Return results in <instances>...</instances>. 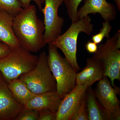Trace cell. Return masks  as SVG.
Wrapping results in <instances>:
<instances>
[{
  "label": "cell",
  "instance_id": "obj_1",
  "mask_svg": "<svg viewBox=\"0 0 120 120\" xmlns=\"http://www.w3.org/2000/svg\"><path fill=\"white\" fill-rule=\"evenodd\" d=\"M12 28L20 46L29 52H37L46 45L45 24L38 17L34 5L30 4L15 16Z\"/></svg>",
  "mask_w": 120,
  "mask_h": 120
},
{
  "label": "cell",
  "instance_id": "obj_2",
  "mask_svg": "<svg viewBox=\"0 0 120 120\" xmlns=\"http://www.w3.org/2000/svg\"><path fill=\"white\" fill-rule=\"evenodd\" d=\"M89 15L72 22L66 32L61 34L51 43L61 50L65 58L76 71L81 70L77 61V39L82 32L90 35L94 30V24Z\"/></svg>",
  "mask_w": 120,
  "mask_h": 120
},
{
  "label": "cell",
  "instance_id": "obj_3",
  "mask_svg": "<svg viewBox=\"0 0 120 120\" xmlns=\"http://www.w3.org/2000/svg\"><path fill=\"white\" fill-rule=\"evenodd\" d=\"M49 45L48 65L56 80V91L62 99L76 86L77 72L59 53L57 47L51 43Z\"/></svg>",
  "mask_w": 120,
  "mask_h": 120
},
{
  "label": "cell",
  "instance_id": "obj_4",
  "mask_svg": "<svg viewBox=\"0 0 120 120\" xmlns=\"http://www.w3.org/2000/svg\"><path fill=\"white\" fill-rule=\"evenodd\" d=\"M38 58V56L19 46L0 59V72L8 83L34 69Z\"/></svg>",
  "mask_w": 120,
  "mask_h": 120
},
{
  "label": "cell",
  "instance_id": "obj_5",
  "mask_svg": "<svg viewBox=\"0 0 120 120\" xmlns=\"http://www.w3.org/2000/svg\"><path fill=\"white\" fill-rule=\"evenodd\" d=\"M120 30L104 44L99 46L92 57L101 65L104 75L109 78L111 85L116 87L114 81L120 80Z\"/></svg>",
  "mask_w": 120,
  "mask_h": 120
},
{
  "label": "cell",
  "instance_id": "obj_6",
  "mask_svg": "<svg viewBox=\"0 0 120 120\" xmlns=\"http://www.w3.org/2000/svg\"><path fill=\"white\" fill-rule=\"evenodd\" d=\"M19 79L35 94L56 91V80L49 67L45 51L39 56L34 68L20 76Z\"/></svg>",
  "mask_w": 120,
  "mask_h": 120
},
{
  "label": "cell",
  "instance_id": "obj_7",
  "mask_svg": "<svg viewBox=\"0 0 120 120\" xmlns=\"http://www.w3.org/2000/svg\"><path fill=\"white\" fill-rule=\"evenodd\" d=\"M120 93V88L113 87L106 76L99 80L97 84L95 94L110 120H120V101L117 97Z\"/></svg>",
  "mask_w": 120,
  "mask_h": 120
},
{
  "label": "cell",
  "instance_id": "obj_8",
  "mask_svg": "<svg viewBox=\"0 0 120 120\" xmlns=\"http://www.w3.org/2000/svg\"><path fill=\"white\" fill-rule=\"evenodd\" d=\"M64 2V0H45V7L41 11L44 15V36L46 44L52 43L62 33L64 19L58 16V10Z\"/></svg>",
  "mask_w": 120,
  "mask_h": 120
},
{
  "label": "cell",
  "instance_id": "obj_9",
  "mask_svg": "<svg viewBox=\"0 0 120 120\" xmlns=\"http://www.w3.org/2000/svg\"><path fill=\"white\" fill-rule=\"evenodd\" d=\"M91 86L88 82L83 85H76L61 100L56 120H72L87 88Z\"/></svg>",
  "mask_w": 120,
  "mask_h": 120
},
{
  "label": "cell",
  "instance_id": "obj_10",
  "mask_svg": "<svg viewBox=\"0 0 120 120\" xmlns=\"http://www.w3.org/2000/svg\"><path fill=\"white\" fill-rule=\"evenodd\" d=\"M24 108L16 101L8 83L0 76V120H15Z\"/></svg>",
  "mask_w": 120,
  "mask_h": 120
},
{
  "label": "cell",
  "instance_id": "obj_11",
  "mask_svg": "<svg viewBox=\"0 0 120 120\" xmlns=\"http://www.w3.org/2000/svg\"><path fill=\"white\" fill-rule=\"evenodd\" d=\"M99 13L105 21H112L116 19L117 12L116 7L106 0H84L82 7L77 10V20L89 14Z\"/></svg>",
  "mask_w": 120,
  "mask_h": 120
},
{
  "label": "cell",
  "instance_id": "obj_12",
  "mask_svg": "<svg viewBox=\"0 0 120 120\" xmlns=\"http://www.w3.org/2000/svg\"><path fill=\"white\" fill-rule=\"evenodd\" d=\"M62 99L56 91L37 94L24 105V108L38 111L48 109L56 113Z\"/></svg>",
  "mask_w": 120,
  "mask_h": 120
},
{
  "label": "cell",
  "instance_id": "obj_13",
  "mask_svg": "<svg viewBox=\"0 0 120 120\" xmlns=\"http://www.w3.org/2000/svg\"><path fill=\"white\" fill-rule=\"evenodd\" d=\"M104 70L100 63L93 57L87 58L85 68L77 73L76 85H83L88 82L92 85L101 80L104 75Z\"/></svg>",
  "mask_w": 120,
  "mask_h": 120
},
{
  "label": "cell",
  "instance_id": "obj_14",
  "mask_svg": "<svg viewBox=\"0 0 120 120\" xmlns=\"http://www.w3.org/2000/svg\"><path fill=\"white\" fill-rule=\"evenodd\" d=\"M14 17L7 12L0 11V41L12 49L20 46L13 31Z\"/></svg>",
  "mask_w": 120,
  "mask_h": 120
},
{
  "label": "cell",
  "instance_id": "obj_15",
  "mask_svg": "<svg viewBox=\"0 0 120 120\" xmlns=\"http://www.w3.org/2000/svg\"><path fill=\"white\" fill-rule=\"evenodd\" d=\"M87 108L90 120H110L109 116L97 100L91 86L86 90Z\"/></svg>",
  "mask_w": 120,
  "mask_h": 120
},
{
  "label": "cell",
  "instance_id": "obj_16",
  "mask_svg": "<svg viewBox=\"0 0 120 120\" xmlns=\"http://www.w3.org/2000/svg\"><path fill=\"white\" fill-rule=\"evenodd\" d=\"M8 86L16 101L23 105L37 95L29 90L19 78L9 82Z\"/></svg>",
  "mask_w": 120,
  "mask_h": 120
},
{
  "label": "cell",
  "instance_id": "obj_17",
  "mask_svg": "<svg viewBox=\"0 0 120 120\" xmlns=\"http://www.w3.org/2000/svg\"><path fill=\"white\" fill-rule=\"evenodd\" d=\"M23 9L19 0H0V11L7 12L13 17Z\"/></svg>",
  "mask_w": 120,
  "mask_h": 120
},
{
  "label": "cell",
  "instance_id": "obj_18",
  "mask_svg": "<svg viewBox=\"0 0 120 120\" xmlns=\"http://www.w3.org/2000/svg\"><path fill=\"white\" fill-rule=\"evenodd\" d=\"M110 22L106 21L103 22L102 27L99 32L92 36L91 38L92 41L98 45L101 43L104 38H109V34L112 29V26Z\"/></svg>",
  "mask_w": 120,
  "mask_h": 120
},
{
  "label": "cell",
  "instance_id": "obj_19",
  "mask_svg": "<svg viewBox=\"0 0 120 120\" xmlns=\"http://www.w3.org/2000/svg\"><path fill=\"white\" fill-rule=\"evenodd\" d=\"M83 0H64L67 13L71 22L77 21L78 7Z\"/></svg>",
  "mask_w": 120,
  "mask_h": 120
},
{
  "label": "cell",
  "instance_id": "obj_20",
  "mask_svg": "<svg viewBox=\"0 0 120 120\" xmlns=\"http://www.w3.org/2000/svg\"><path fill=\"white\" fill-rule=\"evenodd\" d=\"M87 109V94L86 92L72 120H88Z\"/></svg>",
  "mask_w": 120,
  "mask_h": 120
},
{
  "label": "cell",
  "instance_id": "obj_21",
  "mask_svg": "<svg viewBox=\"0 0 120 120\" xmlns=\"http://www.w3.org/2000/svg\"><path fill=\"white\" fill-rule=\"evenodd\" d=\"M38 111L24 108L15 120H38Z\"/></svg>",
  "mask_w": 120,
  "mask_h": 120
},
{
  "label": "cell",
  "instance_id": "obj_22",
  "mask_svg": "<svg viewBox=\"0 0 120 120\" xmlns=\"http://www.w3.org/2000/svg\"><path fill=\"white\" fill-rule=\"evenodd\" d=\"M38 120H56V113L48 109L38 111Z\"/></svg>",
  "mask_w": 120,
  "mask_h": 120
},
{
  "label": "cell",
  "instance_id": "obj_23",
  "mask_svg": "<svg viewBox=\"0 0 120 120\" xmlns=\"http://www.w3.org/2000/svg\"><path fill=\"white\" fill-rule=\"evenodd\" d=\"M21 3L23 8H25L30 5L31 1H34L41 11L42 8V4L45 2V0H19Z\"/></svg>",
  "mask_w": 120,
  "mask_h": 120
},
{
  "label": "cell",
  "instance_id": "obj_24",
  "mask_svg": "<svg viewBox=\"0 0 120 120\" xmlns=\"http://www.w3.org/2000/svg\"><path fill=\"white\" fill-rule=\"evenodd\" d=\"M12 49L8 45L0 41V59L7 56Z\"/></svg>",
  "mask_w": 120,
  "mask_h": 120
},
{
  "label": "cell",
  "instance_id": "obj_25",
  "mask_svg": "<svg viewBox=\"0 0 120 120\" xmlns=\"http://www.w3.org/2000/svg\"><path fill=\"white\" fill-rule=\"evenodd\" d=\"M85 47L87 51L90 53L96 52L98 48L97 44L92 41L87 42L85 45Z\"/></svg>",
  "mask_w": 120,
  "mask_h": 120
},
{
  "label": "cell",
  "instance_id": "obj_26",
  "mask_svg": "<svg viewBox=\"0 0 120 120\" xmlns=\"http://www.w3.org/2000/svg\"><path fill=\"white\" fill-rule=\"evenodd\" d=\"M118 11H120V0H114Z\"/></svg>",
  "mask_w": 120,
  "mask_h": 120
}]
</instances>
